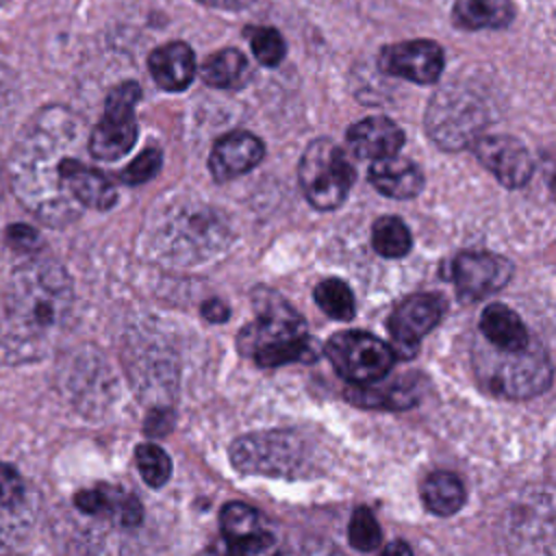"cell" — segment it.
Returning a JSON list of instances; mask_svg holds the SVG:
<instances>
[{
  "mask_svg": "<svg viewBox=\"0 0 556 556\" xmlns=\"http://www.w3.org/2000/svg\"><path fill=\"white\" fill-rule=\"evenodd\" d=\"M421 500L432 515L450 517L463 508L465 486L454 473L434 471L421 484Z\"/></svg>",
  "mask_w": 556,
  "mask_h": 556,
  "instance_id": "23",
  "label": "cell"
},
{
  "mask_svg": "<svg viewBox=\"0 0 556 556\" xmlns=\"http://www.w3.org/2000/svg\"><path fill=\"white\" fill-rule=\"evenodd\" d=\"M452 15L467 30L504 28L513 22L515 7L510 0H456Z\"/></svg>",
  "mask_w": 556,
  "mask_h": 556,
  "instance_id": "22",
  "label": "cell"
},
{
  "mask_svg": "<svg viewBox=\"0 0 556 556\" xmlns=\"http://www.w3.org/2000/svg\"><path fill=\"white\" fill-rule=\"evenodd\" d=\"M350 150L361 159H384L400 152L404 132L389 117H365L345 132Z\"/></svg>",
  "mask_w": 556,
  "mask_h": 556,
  "instance_id": "17",
  "label": "cell"
},
{
  "mask_svg": "<svg viewBox=\"0 0 556 556\" xmlns=\"http://www.w3.org/2000/svg\"><path fill=\"white\" fill-rule=\"evenodd\" d=\"M228 315H230V311L222 300H208V302L202 304V317L213 321V324H219V321L228 319Z\"/></svg>",
  "mask_w": 556,
  "mask_h": 556,
  "instance_id": "37",
  "label": "cell"
},
{
  "mask_svg": "<svg viewBox=\"0 0 556 556\" xmlns=\"http://www.w3.org/2000/svg\"><path fill=\"white\" fill-rule=\"evenodd\" d=\"M278 556H343V554L334 545L313 539V541H306V543H302L285 554H278Z\"/></svg>",
  "mask_w": 556,
  "mask_h": 556,
  "instance_id": "35",
  "label": "cell"
},
{
  "mask_svg": "<svg viewBox=\"0 0 556 556\" xmlns=\"http://www.w3.org/2000/svg\"><path fill=\"white\" fill-rule=\"evenodd\" d=\"M161 150L148 148L119 174V180L126 185H141L156 176V172L161 169Z\"/></svg>",
  "mask_w": 556,
  "mask_h": 556,
  "instance_id": "33",
  "label": "cell"
},
{
  "mask_svg": "<svg viewBox=\"0 0 556 556\" xmlns=\"http://www.w3.org/2000/svg\"><path fill=\"white\" fill-rule=\"evenodd\" d=\"M441 317L443 300L434 293H415L402 300L389 317V330L397 345L393 354L410 358V354H415L417 350L419 339L428 334L441 321Z\"/></svg>",
  "mask_w": 556,
  "mask_h": 556,
  "instance_id": "11",
  "label": "cell"
},
{
  "mask_svg": "<svg viewBox=\"0 0 556 556\" xmlns=\"http://www.w3.org/2000/svg\"><path fill=\"white\" fill-rule=\"evenodd\" d=\"M248 72V61L237 48H226L208 59L200 67V76L206 85L217 89H232L243 83Z\"/></svg>",
  "mask_w": 556,
  "mask_h": 556,
  "instance_id": "24",
  "label": "cell"
},
{
  "mask_svg": "<svg viewBox=\"0 0 556 556\" xmlns=\"http://www.w3.org/2000/svg\"><path fill=\"white\" fill-rule=\"evenodd\" d=\"M473 152L478 161L504 185V187H521L530 180L534 163L528 148L508 135H491L478 137L473 141Z\"/></svg>",
  "mask_w": 556,
  "mask_h": 556,
  "instance_id": "13",
  "label": "cell"
},
{
  "mask_svg": "<svg viewBox=\"0 0 556 556\" xmlns=\"http://www.w3.org/2000/svg\"><path fill=\"white\" fill-rule=\"evenodd\" d=\"M443 50L430 39H408L384 46L378 54V67L389 76L410 83L432 85L443 70Z\"/></svg>",
  "mask_w": 556,
  "mask_h": 556,
  "instance_id": "10",
  "label": "cell"
},
{
  "mask_svg": "<svg viewBox=\"0 0 556 556\" xmlns=\"http://www.w3.org/2000/svg\"><path fill=\"white\" fill-rule=\"evenodd\" d=\"M7 239L11 241V245H15L20 250H26V252H30V250H35L39 245V235L33 228L22 226V224L11 226L7 230Z\"/></svg>",
  "mask_w": 556,
  "mask_h": 556,
  "instance_id": "36",
  "label": "cell"
},
{
  "mask_svg": "<svg viewBox=\"0 0 556 556\" xmlns=\"http://www.w3.org/2000/svg\"><path fill=\"white\" fill-rule=\"evenodd\" d=\"M326 354L337 374L343 376L350 384H367L380 380L395 363L393 348L363 330L337 332L328 341Z\"/></svg>",
  "mask_w": 556,
  "mask_h": 556,
  "instance_id": "8",
  "label": "cell"
},
{
  "mask_svg": "<svg viewBox=\"0 0 556 556\" xmlns=\"http://www.w3.org/2000/svg\"><path fill=\"white\" fill-rule=\"evenodd\" d=\"M510 276V261L493 252H463L452 261V280L460 295L469 300H482L500 291Z\"/></svg>",
  "mask_w": 556,
  "mask_h": 556,
  "instance_id": "12",
  "label": "cell"
},
{
  "mask_svg": "<svg viewBox=\"0 0 556 556\" xmlns=\"http://www.w3.org/2000/svg\"><path fill=\"white\" fill-rule=\"evenodd\" d=\"M135 463L141 471L143 480L150 486H163L172 476V460L169 456L154 443H141L135 450Z\"/></svg>",
  "mask_w": 556,
  "mask_h": 556,
  "instance_id": "29",
  "label": "cell"
},
{
  "mask_svg": "<svg viewBox=\"0 0 556 556\" xmlns=\"http://www.w3.org/2000/svg\"><path fill=\"white\" fill-rule=\"evenodd\" d=\"M311 447L295 430H263L239 437L230 445L237 471L250 476L295 478L311 469Z\"/></svg>",
  "mask_w": 556,
  "mask_h": 556,
  "instance_id": "5",
  "label": "cell"
},
{
  "mask_svg": "<svg viewBox=\"0 0 556 556\" xmlns=\"http://www.w3.org/2000/svg\"><path fill=\"white\" fill-rule=\"evenodd\" d=\"M26 484L22 476L7 463H0V506H20L26 502Z\"/></svg>",
  "mask_w": 556,
  "mask_h": 556,
  "instance_id": "34",
  "label": "cell"
},
{
  "mask_svg": "<svg viewBox=\"0 0 556 556\" xmlns=\"http://www.w3.org/2000/svg\"><path fill=\"white\" fill-rule=\"evenodd\" d=\"M369 180L380 193L395 200L415 198L424 187L421 169L413 161L395 154L374 161L369 167Z\"/></svg>",
  "mask_w": 556,
  "mask_h": 556,
  "instance_id": "18",
  "label": "cell"
},
{
  "mask_svg": "<svg viewBox=\"0 0 556 556\" xmlns=\"http://www.w3.org/2000/svg\"><path fill=\"white\" fill-rule=\"evenodd\" d=\"M298 176L306 200L319 211L341 206L354 182V169L345 152L326 137L308 143L300 159Z\"/></svg>",
  "mask_w": 556,
  "mask_h": 556,
  "instance_id": "7",
  "label": "cell"
},
{
  "mask_svg": "<svg viewBox=\"0 0 556 556\" xmlns=\"http://www.w3.org/2000/svg\"><path fill=\"white\" fill-rule=\"evenodd\" d=\"M4 2H7V0H0V7H2V4H4Z\"/></svg>",
  "mask_w": 556,
  "mask_h": 556,
  "instance_id": "41",
  "label": "cell"
},
{
  "mask_svg": "<svg viewBox=\"0 0 556 556\" xmlns=\"http://www.w3.org/2000/svg\"><path fill=\"white\" fill-rule=\"evenodd\" d=\"M0 195H2V172H0Z\"/></svg>",
  "mask_w": 556,
  "mask_h": 556,
  "instance_id": "40",
  "label": "cell"
},
{
  "mask_svg": "<svg viewBox=\"0 0 556 556\" xmlns=\"http://www.w3.org/2000/svg\"><path fill=\"white\" fill-rule=\"evenodd\" d=\"M35 517L30 495L20 506H0V556H11Z\"/></svg>",
  "mask_w": 556,
  "mask_h": 556,
  "instance_id": "25",
  "label": "cell"
},
{
  "mask_svg": "<svg viewBox=\"0 0 556 556\" xmlns=\"http://www.w3.org/2000/svg\"><path fill=\"white\" fill-rule=\"evenodd\" d=\"M371 241L378 254L387 256V258H400L404 254H408L413 239L410 232L406 228V224L400 217L387 215L380 217L374 224V232H371Z\"/></svg>",
  "mask_w": 556,
  "mask_h": 556,
  "instance_id": "26",
  "label": "cell"
},
{
  "mask_svg": "<svg viewBox=\"0 0 556 556\" xmlns=\"http://www.w3.org/2000/svg\"><path fill=\"white\" fill-rule=\"evenodd\" d=\"M473 365L486 391L513 400L543 393L552 382V361L547 352L532 341L515 352L486 345L476 352Z\"/></svg>",
  "mask_w": 556,
  "mask_h": 556,
  "instance_id": "4",
  "label": "cell"
},
{
  "mask_svg": "<svg viewBox=\"0 0 556 556\" xmlns=\"http://www.w3.org/2000/svg\"><path fill=\"white\" fill-rule=\"evenodd\" d=\"M313 295H315L317 306L328 317L339 319V321H350L354 317V295H352V289L343 280L326 278L315 287Z\"/></svg>",
  "mask_w": 556,
  "mask_h": 556,
  "instance_id": "27",
  "label": "cell"
},
{
  "mask_svg": "<svg viewBox=\"0 0 556 556\" xmlns=\"http://www.w3.org/2000/svg\"><path fill=\"white\" fill-rule=\"evenodd\" d=\"M141 98L137 83H122L109 96L100 122L89 135V152L100 161H115L124 156L137 139L135 104Z\"/></svg>",
  "mask_w": 556,
  "mask_h": 556,
  "instance_id": "9",
  "label": "cell"
},
{
  "mask_svg": "<svg viewBox=\"0 0 556 556\" xmlns=\"http://www.w3.org/2000/svg\"><path fill=\"white\" fill-rule=\"evenodd\" d=\"M148 67L154 83L165 91H182L195 74L193 52L182 41H172L156 48L148 59Z\"/></svg>",
  "mask_w": 556,
  "mask_h": 556,
  "instance_id": "19",
  "label": "cell"
},
{
  "mask_svg": "<svg viewBox=\"0 0 556 556\" xmlns=\"http://www.w3.org/2000/svg\"><path fill=\"white\" fill-rule=\"evenodd\" d=\"M345 397L365 408H408L417 402V384L408 378L382 384L380 378L367 384H352L345 391Z\"/></svg>",
  "mask_w": 556,
  "mask_h": 556,
  "instance_id": "21",
  "label": "cell"
},
{
  "mask_svg": "<svg viewBox=\"0 0 556 556\" xmlns=\"http://www.w3.org/2000/svg\"><path fill=\"white\" fill-rule=\"evenodd\" d=\"M380 556H413V552H410V547H408L406 543L393 541V543H389V545L382 547Z\"/></svg>",
  "mask_w": 556,
  "mask_h": 556,
  "instance_id": "38",
  "label": "cell"
},
{
  "mask_svg": "<svg viewBox=\"0 0 556 556\" xmlns=\"http://www.w3.org/2000/svg\"><path fill=\"white\" fill-rule=\"evenodd\" d=\"M489 124L486 102L469 87L447 85L439 89L426 111V130L443 150L471 146Z\"/></svg>",
  "mask_w": 556,
  "mask_h": 556,
  "instance_id": "6",
  "label": "cell"
},
{
  "mask_svg": "<svg viewBox=\"0 0 556 556\" xmlns=\"http://www.w3.org/2000/svg\"><path fill=\"white\" fill-rule=\"evenodd\" d=\"M480 332L489 345L515 352L528 345V330L521 317L506 304H489L480 315Z\"/></svg>",
  "mask_w": 556,
  "mask_h": 556,
  "instance_id": "20",
  "label": "cell"
},
{
  "mask_svg": "<svg viewBox=\"0 0 556 556\" xmlns=\"http://www.w3.org/2000/svg\"><path fill=\"white\" fill-rule=\"evenodd\" d=\"M219 526H222L224 539L228 543H232V541H239V539L261 530V519L252 506H248L243 502H230L222 508Z\"/></svg>",
  "mask_w": 556,
  "mask_h": 556,
  "instance_id": "28",
  "label": "cell"
},
{
  "mask_svg": "<svg viewBox=\"0 0 556 556\" xmlns=\"http://www.w3.org/2000/svg\"><path fill=\"white\" fill-rule=\"evenodd\" d=\"M239 350L258 367H280L308 354L304 319L276 293L256 291V319L239 332Z\"/></svg>",
  "mask_w": 556,
  "mask_h": 556,
  "instance_id": "3",
  "label": "cell"
},
{
  "mask_svg": "<svg viewBox=\"0 0 556 556\" xmlns=\"http://www.w3.org/2000/svg\"><path fill=\"white\" fill-rule=\"evenodd\" d=\"M250 48H252L256 61L267 65V67L278 65L285 59V52H287L282 35L276 28H269V26L250 28Z\"/></svg>",
  "mask_w": 556,
  "mask_h": 556,
  "instance_id": "30",
  "label": "cell"
},
{
  "mask_svg": "<svg viewBox=\"0 0 556 556\" xmlns=\"http://www.w3.org/2000/svg\"><path fill=\"white\" fill-rule=\"evenodd\" d=\"M59 178L65 193L78 204L89 208H111L117 200L115 185L98 169L85 165L80 159L63 154L59 161Z\"/></svg>",
  "mask_w": 556,
  "mask_h": 556,
  "instance_id": "14",
  "label": "cell"
},
{
  "mask_svg": "<svg viewBox=\"0 0 556 556\" xmlns=\"http://www.w3.org/2000/svg\"><path fill=\"white\" fill-rule=\"evenodd\" d=\"M72 302V282L59 263L30 258L17 265L0 295V363L22 365L46 356Z\"/></svg>",
  "mask_w": 556,
  "mask_h": 556,
  "instance_id": "1",
  "label": "cell"
},
{
  "mask_svg": "<svg viewBox=\"0 0 556 556\" xmlns=\"http://www.w3.org/2000/svg\"><path fill=\"white\" fill-rule=\"evenodd\" d=\"M263 152L265 148L256 135L235 130L224 135L213 146L208 156V169L215 180L224 182L256 167L263 159Z\"/></svg>",
  "mask_w": 556,
  "mask_h": 556,
  "instance_id": "15",
  "label": "cell"
},
{
  "mask_svg": "<svg viewBox=\"0 0 556 556\" xmlns=\"http://www.w3.org/2000/svg\"><path fill=\"white\" fill-rule=\"evenodd\" d=\"M348 539H350V545L358 552H371V549L380 547L382 532H380L376 517L367 508L354 510V515L350 519V528H348Z\"/></svg>",
  "mask_w": 556,
  "mask_h": 556,
  "instance_id": "31",
  "label": "cell"
},
{
  "mask_svg": "<svg viewBox=\"0 0 556 556\" xmlns=\"http://www.w3.org/2000/svg\"><path fill=\"white\" fill-rule=\"evenodd\" d=\"M78 122L67 109L48 106L28 122L9 156L11 191L50 226H63L80 213L59 178V161L80 139Z\"/></svg>",
  "mask_w": 556,
  "mask_h": 556,
  "instance_id": "2",
  "label": "cell"
},
{
  "mask_svg": "<svg viewBox=\"0 0 556 556\" xmlns=\"http://www.w3.org/2000/svg\"><path fill=\"white\" fill-rule=\"evenodd\" d=\"M74 504L85 513V515H98L109 519L115 526L132 528L139 526L141 521V504L139 500L111 484H98L93 489L78 491L74 497Z\"/></svg>",
  "mask_w": 556,
  "mask_h": 556,
  "instance_id": "16",
  "label": "cell"
},
{
  "mask_svg": "<svg viewBox=\"0 0 556 556\" xmlns=\"http://www.w3.org/2000/svg\"><path fill=\"white\" fill-rule=\"evenodd\" d=\"M208 7H217V9H243L248 4H252L254 0H200Z\"/></svg>",
  "mask_w": 556,
  "mask_h": 556,
  "instance_id": "39",
  "label": "cell"
},
{
  "mask_svg": "<svg viewBox=\"0 0 556 556\" xmlns=\"http://www.w3.org/2000/svg\"><path fill=\"white\" fill-rule=\"evenodd\" d=\"M228 556H278V543L271 532L261 528L239 541L228 543Z\"/></svg>",
  "mask_w": 556,
  "mask_h": 556,
  "instance_id": "32",
  "label": "cell"
}]
</instances>
